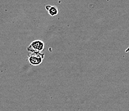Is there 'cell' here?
I'll list each match as a JSON object with an SVG mask.
<instances>
[{
	"instance_id": "1",
	"label": "cell",
	"mask_w": 129,
	"mask_h": 111,
	"mask_svg": "<svg viewBox=\"0 0 129 111\" xmlns=\"http://www.w3.org/2000/svg\"><path fill=\"white\" fill-rule=\"evenodd\" d=\"M28 57L29 63L31 65L37 66L43 63L44 54L41 53V52H31V53L28 55Z\"/></svg>"
},
{
	"instance_id": "2",
	"label": "cell",
	"mask_w": 129,
	"mask_h": 111,
	"mask_svg": "<svg viewBox=\"0 0 129 111\" xmlns=\"http://www.w3.org/2000/svg\"><path fill=\"white\" fill-rule=\"evenodd\" d=\"M45 44L41 40L37 39L30 43V46L27 48L28 51L30 52H41L44 50Z\"/></svg>"
},
{
	"instance_id": "3",
	"label": "cell",
	"mask_w": 129,
	"mask_h": 111,
	"mask_svg": "<svg viewBox=\"0 0 129 111\" xmlns=\"http://www.w3.org/2000/svg\"><path fill=\"white\" fill-rule=\"evenodd\" d=\"M45 8L50 16L54 17V16H56L58 14V9L56 6L47 5L46 6Z\"/></svg>"
}]
</instances>
